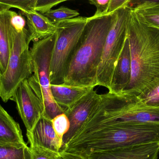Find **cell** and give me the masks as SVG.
<instances>
[{
  "label": "cell",
  "mask_w": 159,
  "mask_h": 159,
  "mask_svg": "<svg viewBox=\"0 0 159 159\" xmlns=\"http://www.w3.org/2000/svg\"><path fill=\"white\" fill-rule=\"evenodd\" d=\"M131 77L121 93L137 96L159 84V30L139 20L132 11L128 27Z\"/></svg>",
  "instance_id": "1"
},
{
  "label": "cell",
  "mask_w": 159,
  "mask_h": 159,
  "mask_svg": "<svg viewBox=\"0 0 159 159\" xmlns=\"http://www.w3.org/2000/svg\"><path fill=\"white\" fill-rule=\"evenodd\" d=\"M116 12L97 18H87V22L69 64L64 84L95 88L97 72L104 46Z\"/></svg>",
  "instance_id": "2"
},
{
  "label": "cell",
  "mask_w": 159,
  "mask_h": 159,
  "mask_svg": "<svg viewBox=\"0 0 159 159\" xmlns=\"http://www.w3.org/2000/svg\"><path fill=\"white\" fill-rule=\"evenodd\" d=\"M158 142V123L119 124L75 137L61 151L84 157L93 152Z\"/></svg>",
  "instance_id": "3"
},
{
  "label": "cell",
  "mask_w": 159,
  "mask_h": 159,
  "mask_svg": "<svg viewBox=\"0 0 159 159\" xmlns=\"http://www.w3.org/2000/svg\"><path fill=\"white\" fill-rule=\"evenodd\" d=\"M149 123L159 124V108L144 106L137 96L108 92L101 94L100 102L75 137L113 125Z\"/></svg>",
  "instance_id": "4"
},
{
  "label": "cell",
  "mask_w": 159,
  "mask_h": 159,
  "mask_svg": "<svg viewBox=\"0 0 159 159\" xmlns=\"http://www.w3.org/2000/svg\"><path fill=\"white\" fill-rule=\"evenodd\" d=\"M12 48L6 70L0 76V97L4 102L11 100L15 90L23 80L33 74L30 44L31 42L21 15L12 12Z\"/></svg>",
  "instance_id": "5"
},
{
  "label": "cell",
  "mask_w": 159,
  "mask_h": 159,
  "mask_svg": "<svg viewBox=\"0 0 159 159\" xmlns=\"http://www.w3.org/2000/svg\"><path fill=\"white\" fill-rule=\"evenodd\" d=\"M56 38L55 33L33 42L30 49L33 74L28 79L29 84L43 106V116L50 120L64 112V109L55 102L50 87L49 68Z\"/></svg>",
  "instance_id": "6"
},
{
  "label": "cell",
  "mask_w": 159,
  "mask_h": 159,
  "mask_svg": "<svg viewBox=\"0 0 159 159\" xmlns=\"http://www.w3.org/2000/svg\"><path fill=\"white\" fill-rule=\"evenodd\" d=\"M87 22V17L80 16L62 20L57 25L49 68L51 84H64L71 59Z\"/></svg>",
  "instance_id": "7"
},
{
  "label": "cell",
  "mask_w": 159,
  "mask_h": 159,
  "mask_svg": "<svg viewBox=\"0 0 159 159\" xmlns=\"http://www.w3.org/2000/svg\"><path fill=\"white\" fill-rule=\"evenodd\" d=\"M132 10L124 7L116 11V17L108 32L97 72L98 86L111 89L116 65L127 37L129 20Z\"/></svg>",
  "instance_id": "8"
},
{
  "label": "cell",
  "mask_w": 159,
  "mask_h": 159,
  "mask_svg": "<svg viewBox=\"0 0 159 159\" xmlns=\"http://www.w3.org/2000/svg\"><path fill=\"white\" fill-rule=\"evenodd\" d=\"M11 100L16 102L27 132H30L43 116L44 107L41 100L29 84L28 79L19 85Z\"/></svg>",
  "instance_id": "9"
},
{
  "label": "cell",
  "mask_w": 159,
  "mask_h": 159,
  "mask_svg": "<svg viewBox=\"0 0 159 159\" xmlns=\"http://www.w3.org/2000/svg\"><path fill=\"white\" fill-rule=\"evenodd\" d=\"M100 99L101 94L97 93L93 89L72 107L64 110V113L70 121V128L62 138L60 151L63 150L77 134L91 115Z\"/></svg>",
  "instance_id": "10"
},
{
  "label": "cell",
  "mask_w": 159,
  "mask_h": 159,
  "mask_svg": "<svg viewBox=\"0 0 159 159\" xmlns=\"http://www.w3.org/2000/svg\"><path fill=\"white\" fill-rule=\"evenodd\" d=\"M159 142L130 146L91 153L86 159H157Z\"/></svg>",
  "instance_id": "11"
},
{
  "label": "cell",
  "mask_w": 159,
  "mask_h": 159,
  "mask_svg": "<svg viewBox=\"0 0 159 159\" xmlns=\"http://www.w3.org/2000/svg\"><path fill=\"white\" fill-rule=\"evenodd\" d=\"M30 147H40L60 153L62 140L55 132L52 121L42 116L30 132H27Z\"/></svg>",
  "instance_id": "12"
},
{
  "label": "cell",
  "mask_w": 159,
  "mask_h": 159,
  "mask_svg": "<svg viewBox=\"0 0 159 159\" xmlns=\"http://www.w3.org/2000/svg\"><path fill=\"white\" fill-rule=\"evenodd\" d=\"M131 60L129 43L127 37L124 47L116 65L108 92L121 93L127 87L131 77Z\"/></svg>",
  "instance_id": "13"
},
{
  "label": "cell",
  "mask_w": 159,
  "mask_h": 159,
  "mask_svg": "<svg viewBox=\"0 0 159 159\" xmlns=\"http://www.w3.org/2000/svg\"><path fill=\"white\" fill-rule=\"evenodd\" d=\"M55 102L65 110L76 104L94 88L65 85H50Z\"/></svg>",
  "instance_id": "14"
},
{
  "label": "cell",
  "mask_w": 159,
  "mask_h": 159,
  "mask_svg": "<svg viewBox=\"0 0 159 159\" xmlns=\"http://www.w3.org/2000/svg\"><path fill=\"white\" fill-rule=\"evenodd\" d=\"M12 12L0 10V76L6 70L11 53Z\"/></svg>",
  "instance_id": "15"
},
{
  "label": "cell",
  "mask_w": 159,
  "mask_h": 159,
  "mask_svg": "<svg viewBox=\"0 0 159 159\" xmlns=\"http://www.w3.org/2000/svg\"><path fill=\"white\" fill-rule=\"evenodd\" d=\"M22 13L26 17V24L32 42L48 37L57 31V25L43 14L36 11Z\"/></svg>",
  "instance_id": "16"
},
{
  "label": "cell",
  "mask_w": 159,
  "mask_h": 159,
  "mask_svg": "<svg viewBox=\"0 0 159 159\" xmlns=\"http://www.w3.org/2000/svg\"><path fill=\"white\" fill-rule=\"evenodd\" d=\"M0 142L25 144L19 124L0 105Z\"/></svg>",
  "instance_id": "17"
},
{
  "label": "cell",
  "mask_w": 159,
  "mask_h": 159,
  "mask_svg": "<svg viewBox=\"0 0 159 159\" xmlns=\"http://www.w3.org/2000/svg\"><path fill=\"white\" fill-rule=\"evenodd\" d=\"M0 159H32L30 148L27 144L0 142Z\"/></svg>",
  "instance_id": "18"
},
{
  "label": "cell",
  "mask_w": 159,
  "mask_h": 159,
  "mask_svg": "<svg viewBox=\"0 0 159 159\" xmlns=\"http://www.w3.org/2000/svg\"><path fill=\"white\" fill-rule=\"evenodd\" d=\"M133 11L139 20L159 30V5Z\"/></svg>",
  "instance_id": "19"
},
{
  "label": "cell",
  "mask_w": 159,
  "mask_h": 159,
  "mask_svg": "<svg viewBox=\"0 0 159 159\" xmlns=\"http://www.w3.org/2000/svg\"><path fill=\"white\" fill-rule=\"evenodd\" d=\"M43 14L56 25L62 20L76 17L80 15L78 11L65 7L56 9H49Z\"/></svg>",
  "instance_id": "20"
},
{
  "label": "cell",
  "mask_w": 159,
  "mask_h": 159,
  "mask_svg": "<svg viewBox=\"0 0 159 159\" xmlns=\"http://www.w3.org/2000/svg\"><path fill=\"white\" fill-rule=\"evenodd\" d=\"M37 2V0H0V10L15 8L23 13L34 12Z\"/></svg>",
  "instance_id": "21"
},
{
  "label": "cell",
  "mask_w": 159,
  "mask_h": 159,
  "mask_svg": "<svg viewBox=\"0 0 159 159\" xmlns=\"http://www.w3.org/2000/svg\"><path fill=\"white\" fill-rule=\"evenodd\" d=\"M140 102L148 107L159 108V84L137 96Z\"/></svg>",
  "instance_id": "22"
},
{
  "label": "cell",
  "mask_w": 159,
  "mask_h": 159,
  "mask_svg": "<svg viewBox=\"0 0 159 159\" xmlns=\"http://www.w3.org/2000/svg\"><path fill=\"white\" fill-rule=\"evenodd\" d=\"M52 126L57 136L62 140L70 128V122L65 113L58 115L51 120Z\"/></svg>",
  "instance_id": "23"
},
{
  "label": "cell",
  "mask_w": 159,
  "mask_h": 159,
  "mask_svg": "<svg viewBox=\"0 0 159 159\" xmlns=\"http://www.w3.org/2000/svg\"><path fill=\"white\" fill-rule=\"evenodd\" d=\"M32 159H60V153L40 147H30Z\"/></svg>",
  "instance_id": "24"
},
{
  "label": "cell",
  "mask_w": 159,
  "mask_h": 159,
  "mask_svg": "<svg viewBox=\"0 0 159 159\" xmlns=\"http://www.w3.org/2000/svg\"><path fill=\"white\" fill-rule=\"evenodd\" d=\"M159 5V0H129L126 7L132 10L152 7Z\"/></svg>",
  "instance_id": "25"
},
{
  "label": "cell",
  "mask_w": 159,
  "mask_h": 159,
  "mask_svg": "<svg viewBox=\"0 0 159 159\" xmlns=\"http://www.w3.org/2000/svg\"><path fill=\"white\" fill-rule=\"evenodd\" d=\"M67 1L69 0H37L35 10L43 14L55 6Z\"/></svg>",
  "instance_id": "26"
},
{
  "label": "cell",
  "mask_w": 159,
  "mask_h": 159,
  "mask_svg": "<svg viewBox=\"0 0 159 159\" xmlns=\"http://www.w3.org/2000/svg\"><path fill=\"white\" fill-rule=\"evenodd\" d=\"M96 7V11L93 18H97L105 16L108 10L111 0H88Z\"/></svg>",
  "instance_id": "27"
},
{
  "label": "cell",
  "mask_w": 159,
  "mask_h": 159,
  "mask_svg": "<svg viewBox=\"0 0 159 159\" xmlns=\"http://www.w3.org/2000/svg\"><path fill=\"white\" fill-rule=\"evenodd\" d=\"M129 0H111L106 15H110L121 7L126 6Z\"/></svg>",
  "instance_id": "28"
},
{
  "label": "cell",
  "mask_w": 159,
  "mask_h": 159,
  "mask_svg": "<svg viewBox=\"0 0 159 159\" xmlns=\"http://www.w3.org/2000/svg\"><path fill=\"white\" fill-rule=\"evenodd\" d=\"M60 154L62 159H86L82 156L70 152L61 151Z\"/></svg>",
  "instance_id": "29"
},
{
  "label": "cell",
  "mask_w": 159,
  "mask_h": 159,
  "mask_svg": "<svg viewBox=\"0 0 159 159\" xmlns=\"http://www.w3.org/2000/svg\"><path fill=\"white\" fill-rule=\"evenodd\" d=\"M60 159H62L61 158V157Z\"/></svg>",
  "instance_id": "30"
}]
</instances>
